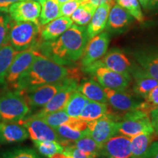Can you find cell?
<instances>
[{"label":"cell","mask_w":158,"mask_h":158,"mask_svg":"<svg viewBox=\"0 0 158 158\" xmlns=\"http://www.w3.org/2000/svg\"><path fill=\"white\" fill-rule=\"evenodd\" d=\"M81 1H82V0H81Z\"/></svg>","instance_id":"49"},{"label":"cell","mask_w":158,"mask_h":158,"mask_svg":"<svg viewBox=\"0 0 158 158\" xmlns=\"http://www.w3.org/2000/svg\"><path fill=\"white\" fill-rule=\"evenodd\" d=\"M117 131L118 133L129 138L139 133H154L149 114L139 109L125 112L118 118Z\"/></svg>","instance_id":"5"},{"label":"cell","mask_w":158,"mask_h":158,"mask_svg":"<svg viewBox=\"0 0 158 158\" xmlns=\"http://www.w3.org/2000/svg\"><path fill=\"white\" fill-rule=\"evenodd\" d=\"M89 40L86 28L73 24L58 38L40 42L35 49L62 65H70L81 58Z\"/></svg>","instance_id":"1"},{"label":"cell","mask_w":158,"mask_h":158,"mask_svg":"<svg viewBox=\"0 0 158 158\" xmlns=\"http://www.w3.org/2000/svg\"><path fill=\"white\" fill-rule=\"evenodd\" d=\"M108 103L114 109L121 112H127L138 109L140 102L124 91H116L104 88Z\"/></svg>","instance_id":"17"},{"label":"cell","mask_w":158,"mask_h":158,"mask_svg":"<svg viewBox=\"0 0 158 158\" xmlns=\"http://www.w3.org/2000/svg\"><path fill=\"white\" fill-rule=\"evenodd\" d=\"M41 25L31 21H16L11 19L8 43L18 51L35 48L40 42Z\"/></svg>","instance_id":"3"},{"label":"cell","mask_w":158,"mask_h":158,"mask_svg":"<svg viewBox=\"0 0 158 158\" xmlns=\"http://www.w3.org/2000/svg\"><path fill=\"white\" fill-rule=\"evenodd\" d=\"M31 1H35V2H40L41 0H31Z\"/></svg>","instance_id":"48"},{"label":"cell","mask_w":158,"mask_h":158,"mask_svg":"<svg viewBox=\"0 0 158 158\" xmlns=\"http://www.w3.org/2000/svg\"><path fill=\"white\" fill-rule=\"evenodd\" d=\"M115 3H104L97 7L89 23H88V27H86L89 40L100 34L106 29L110 10Z\"/></svg>","instance_id":"21"},{"label":"cell","mask_w":158,"mask_h":158,"mask_svg":"<svg viewBox=\"0 0 158 158\" xmlns=\"http://www.w3.org/2000/svg\"><path fill=\"white\" fill-rule=\"evenodd\" d=\"M41 5L39 2L22 0L15 2L10 7L9 16L13 21H31L39 23Z\"/></svg>","instance_id":"12"},{"label":"cell","mask_w":158,"mask_h":158,"mask_svg":"<svg viewBox=\"0 0 158 158\" xmlns=\"http://www.w3.org/2000/svg\"><path fill=\"white\" fill-rule=\"evenodd\" d=\"M2 158H40L35 150L28 148L15 149L4 154Z\"/></svg>","instance_id":"36"},{"label":"cell","mask_w":158,"mask_h":158,"mask_svg":"<svg viewBox=\"0 0 158 158\" xmlns=\"http://www.w3.org/2000/svg\"><path fill=\"white\" fill-rule=\"evenodd\" d=\"M135 56L140 67L158 81V51H141Z\"/></svg>","instance_id":"26"},{"label":"cell","mask_w":158,"mask_h":158,"mask_svg":"<svg viewBox=\"0 0 158 158\" xmlns=\"http://www.w3.org/2000/svg\"><path fill=\"white\" fill-rule=\"evenodd\" d=\"M149 118L154 129V133L158 135V107L150 111Z\"/></svg>","instance_id":"39"},{"label":"cell","mask_w":158,"mask_h":158,"mask_svg":"<svg viewBox=\"0 0 158 158\" xmlns=\"http://www.w3.org/2000/svg\"><path fill=\"white\" fill-rule=\"evenodd\" d=\"M97 7V6L90 3H81L70 16V19L76 25L84 27L89 23Z\"/></svg>","instance_id":"30"},{"label":"cell","mask_w":158,"mask_h":158,"mask_svg":"<svg viewBox=\"0 0 158 158\" xmlns=\"http://www.w3.org/2000/svg\"><path fill=\"white\" fill-rule=\"evenodd\" d=\"M87 124V122L80 119L79 118H75L72 122L62 124L54 130L59 137L63 140V143L64 141L74 142L89 135Z\"/></svg>","instance_id":"16"},{"label":"cell","mask_w":158,"mask_h":158,"mask_svg":"<svg viewBox=\"0 0 158 158\" xmlns=\"http://www.w3.org/2000/svg\"><path fill=\"white\" fill-rule=\"evenodd\" d=\"M68 78H65L60 82L45 84L37 87L18 92L23 97L29 108H41L48 103L51 99L64 86Z\"/></svg>","instance_id":"7"},{"label":"cell","mask_w":158,"mask_h":158,"mask_svg":"<svg viewBox=\"0 0 158 158\" xmlns=\"http://www.w3.org/2000/svg\"><path fill=\"white\" fill-rule=\"evenodd\" d=\"M33 142L39 152L45 157H49L56 153H62L64 152V147L57 141H34Z\"/></svg>","instance_id":"34"},{"label":"cell","mask_w":158,"mask_h":158,"mask_svg":"<svg viewBox=\"0 0 158 158\" xmlns=\"http://www.w3.org/2000/svg\"><path fill=\"white\" fill-rule=\"evenodd\" d=\"M110 114L107 103L89 100L85 106L78 118L84 121L89 122L109 116Z\"/></svg>","instance_id":"25"},{"label":"cell","mask_w":158,"mask_h":158,"mask_svg":"<svg viewBox=\"0 0 158 158\" xmlns=\"http://www.w3.org/2000/svg\"><path fill=\"white\" fill-rule=\"evenodd\" d=\"M130 158H147L148 151L152 143V134L139 133L130 138Z\"/></svg>","instance_id":"24"},{"label":"cell","mask_w":158,"mask_h":158,"mask_svg":"<svg viewBox=\"0 0 158 158\" xmlns=\"http://www.w3.org/2000/svg\"><path fill=\"white\" fill-rule=\"evenodd\" d=\"M101 158H115V157H102Z\"/></svg>","instance_id":"47"},{"label":"cell","mask_w":158,"mask_h":158,"mask_svg":"<svg viewBox=\"0 0 158 158\" xmlns=\"http://www.w3.org/2000/svg\"><path fill=\"white\" fill-rule=\"evenodd\" d=\"M83 70L92 74L102 87L110 89L125 91L132 81L131 75L116 72L103 66L88 68Z\"/></svg>","instance_id":"6"},{"label":"cell","mask_w":158,"mask_h":158,"mask_svg":"<svg viewBox=\"0 0 158 158\" xmlns=\"http://www.w3.org/2000/svg\"><path fill=\"white\" fill-rule=\"evenodd\" d=\"M39 51L35 48L19 51L13 59L5 77V84L13 88L20 77L28 69L36 58Z\"/></svg>","instance_id":"10"},{"label":"cell","mask_w":158,"mask_h":158,"mask_svg":"<svg viewBox=\"0 0 158 158\" xmlns=\"http://www.w3.org/2000/svg\"><path fill=\"white\" fill-rule=\"evenodd\" d=\"M89 101V100L77 89L69 99L63 110L71 117L78 118Z\"/></svg>","instance_id":"29"},{"label":"cell","mask_w":158,"mask_h":158,"mask_svg":"<svg viewBox=\"0 0 158 158\" xmlns=\"http://www.w3.org/2000/svg\"><path fill=\"white\" fill-rule=\"evenodd\" d=\"M35 115L42 118L48 125H50L54 129L62 124L69 123L75 118L74 117H71L69 116L64 110H57V111L45 114L43 115H37L35 114Z\"/></svg>","instance_id":"32"},{"label":"cell","mask_w":158,"mask_h":158,"mask_svg":"<svg viewBox=\"0 0 158 158\" xmlns=\"http://www.w3.org/2000/svg\"><path fill=\"white\" fill-rule=\"evenodd\" d=\"M57 1H58L59 5H62V4H64L65 2H68L75 1V0H57ZM79 1H81V0H79Z\"/></svg>","instance_id":"46"},{"label":"cell","mask_w":158,"mask_h":158,"mask_svg":"<svg viewBox=\"0 0 158 158\" xmlns=\"http://www.w3.org/2000/svg\"><path fill=\"white\" fill-rule=\"evenodd\" d=\"M147 9L155 13L158 12V0H149Z\"/></svg>","instance_id":"43"},{"label":"cell","mask_w":158,"mask_h":158,"mask_svg":"<svg viewBox=\"0 0 158 158\" xmlns=\"http://www.w3.org/2000/svg\"><path fill=\"white\" fill-rule=\"evenodd\" d=\"M147 158H158V141L152 143Z\"/></svg>","instance_id":"41"},{"label":"cell","mask_w":158,"mask_h":158,"mask_svg":"<svg viewBox=\"0 0 158 158\" xmlns=\"http://www.w3.org/2000/svg\"><path fill=\"white\" fill-rule=\"evenodd\" d=\"M130 75L134 79L133 91L143 98H145L149 91L158 85V81L149 76L141 67L133 66Z\"/></svg>","instance_id":"22"},{"label":"cell","mask_w":158,"mask_h":158,"mask_svg":"<svg viewBox=\"0 0 158 158\" xmlns=\"http://www.w3.org/2000/svg\"><path fill=\"white\" fill-rule=\"evenodd\" d=\"M71 145L81 151L96 157L100 156V147L89 135H86L74 142H70Z\"/></svg>","instance_id":"31"},{"label":"cell","mask_w":158,"mask_h":158,"mask_svg":"<svg viewBox=\"0 0 158 158\" xmlns=\"http://www.w3.org/2000/svg\"><path fill=\"white\" fill-rule=\"evenodd\" d=\"M116 3L125 10L138 22H143L144 15L138 0H115Z\"/></svg>","instance_id":"33"},{"label":"cell","mask_w":158,"mask_h":158,"mask_svg":"<svg viewBox=\"0 0 158 158\" xmlns=\"http://www.w3.org/2000/svg\"><path fill=\"white\" fill-rule=\"evenodd\" d=\"M28 138L27 128L19 122H0V143H19Z\"/></svg>","instance_id":"18"},{"label":"cell","mask_w":158,"mask_h":158,"mask_svg":"<svg viewBox=\"0 0 158 158\" xmlns=\"http://www.w3.org/2000/svg\"><path fill=\"white\" fill-rule=\"evenodd\" d=\"M138 2H139L140 5H141L144 9H147L149 0H138Z\"/></svg>","instance_id":"45"},{"label":"cell","mask_w":158,"mask_h":158,"mask_svg":"<svg viewBox=\"0 0 158 158\" xmlns=\"http://www.w3.org/2000/svg\"><path fill=\"white\" fill-rule=\"evenodd\" d=\"M100 156L130 158V139L124 135H115L100 147Z\"/></svg>","instance_id":"15"},{"label":"cell","mask_w":158,"mask_h":158,"mask_svg":"<svg viewBox=\"0 0 158 158\" xmlns=\"http://www.w3.org/2000/svg\"><path fill=\"white\" fill-rule=\"evenodd\" d=\"M81 5V1L75 0L60 5V16L70 17L74 11Z\"/></svg>","instance_id":"38"},{"label":"cell","mask_w":158,"mask_h":158,"mask_svg":"<svg viewBox=\"0 0 158 158\" xmlns=\"http://www.w3.org/2000/svg\"><path fill=\"white\" fill-rule=\"evenodd\" d=\"M19 52L9 43L0 47V85L5 84L8 69L15 55Z\"/></svg>","instance_id":"28"},{"label":"cell","mask_w":158,"mask_h":158,"mask_svg":"<svg viewBox=\"0 0 158 158\" xmlns=\"http://www.w3.org/2000/svg\"><path fill=\"white\" fill-rule=\"evenodd\" d=\"M89 135L101 146L114 135H117V122L109 116L88 122Z\"/></svg>","instance_id":"11"},{"label":"cell","mask_w":158,"mask_h":158,"mask_svg":"<svg viewBox=\"0 0 158 158\" xmlns=\"http://www.w3.org/2000/svg\"><path fill=\"white\" fill-rule=\"evenodd\" d=\"M78 82L76 81V79L68 77L64 86L36 114L43 115L45 114L64 109L69 99L70 98L75 91L78 89Z\"/></svg>","instance_id":"14"},{"label":"cell","mask_w":158,"mask_h":158,"mask_svg":"<svg viewBox=\"0 0 158 158\" xmlns=\"http://www.w3.org/2000/svg\"><path fill=\"white\" fill-rule=\"evenodd\" d=\"M70 76V70L44 55L37 54L31 66L20 77L13 89L23 91L60 82Z\"/></svg>","instance_id":"2"},{"label":"cell","mask_w":158,"mask_h":158,"mask_svg":"<svg viewBox=\"0 0 158 158\" xmlns=\"http://www.w3.org/2000/svg\"><path fill=\"white\" fill-rule=\"evenodd\" d=\"M109 43L110 36L107 31H102L89 40L81 56L83 69L101 59L107 53Z\"/></svg>","instance_id":"9"},{"label":"cell","mask_w":158,"mask_h":158,"mask_svg":"<svg viewBox=\"0 0 158 158\" xmlns=\"http://www.w3.org/2000/svg\"><path fill=\"white\" fill-rule=\"evenodd\" d=\"M97 66H103L116 72L130 75L133 67L127 56L119 49H111L101 59L86 68Z\"/></svg>","instance_id":"13"},{"label":"cell","mask_w":158,"mask_h":158,"mask_svg":"<svg viewBox=\"0 0 158 158\" xmlns=\"http://www.w3.org/2000/svg\"><path fill=\"white\" fill-rule=\"evenodd\" d=\"M107 2L115 3L116 2L115 0H82V1H81V3H90L97 6V7Z\"/></svg>","instance_id":"42"},{"label":"cell","mask_w":158,"mask_h":158,"mask_svg":"<svg viewBox=\"0 0 158 158\" xmlns=\"http://www.w3.org/2000/svg\"><path fill=\"white\" fill-rule=\"evenodd\" d=\"M133 19L128 12L115 3L110 10L106 28L112 33H120L129 27Z\"/></svg>","instance_id":"19"},{"label":"cell","mask_w":158,"mask_h":158,"mask_svg":"<svg viewBox=\"0 0 158 158\" xmlns=\"http://www.w3.org/2000/svg\"><path fill=\"white\" fill-rule=\"evenodd\" d=\"M30 108L18 91H8L0 97V120L19 122L26 118Z\"/></svg>","instance_id":"4"},{"label":"cell","mask_w":158,"mask_h":158,"mask_svg":"<svg viewBox=\"0 0 158 158\" xmlns=\"http://www.w3.org/2000/svg\"><path fill=\"white\" fill-rule=\"evenodd\" d=\"M41 11L39 22L41 26L60 16V5L57 0H41Z\"/></svg>","instance_id":"27"},{"label":"cell","mask_w":158,"mask_h":158,"mask_svg":"<svg viewBox=\"0 0 158 158\" xmlns=\"http://www.w3.org/2000/svg\"><path fill=\"white\" fill-rule=\"evenodd\" d=\"M48 158H73L70 155L64 153H56L55 155L51 156Z\"/></svg>","instance_id":"44"},{"label":"cell","mask_w":158,"mask_h":158,"mask_svg":"<svg viewBox=\"0 0 158 158\" xmlns=\"http://www.w3.org/2000/svg\"><path fill=\"white\" fill-rule=\"evenodd\" d=\"M78 90L90 101L108 103L104 88L94 78L86 79L78 86Z\"/></svg>","instance_id":"23"},{"label":"cell","mask_w":158,"mask_h":158,"mask_svg":"<svg viewBox=\"0 0 158 158\" xmlns=\"http://www.w3.org/2000/svg\"><path fill=\"white\" fill-rule=\"evenodd\" d=\"M28 131L29 136L34 141H57L62 144L63 140L59 137L54 128L45 122L42 118L35 115L29 116L19 122Z\"/></svg>","instance_id":"8"},{"label":"cell","mask_w":158,"mask_h":158,"mask_svg":"<svg viewBox=\"0 0 158 158\" xmlns=\"http://www.w3.org/2000/svg\"><path fill=\"white\" fill-rule=\"evenodd\" d=\"M144 100L145 102H140L138 109L149 114L152 110L158 107V85L149 91Z\"/></svg>","instance_id":"35"},{"label":"cell","mask_w":158,"mask_h":158,"mask_svg":"<svg viewBox=\"0 0 158 158\" xmlns=\"http://www.w3.org/2000/svg\"><path fill=\"white\" fill-rule=\"evenodd\" d=\"M19 1L22 0H0V12L8 13L10 6Z\"/></svg>","instance_id":"40"},{"label":"cell","mask_w":158,"mask_h":158,"mask_svg":"<svg viewBox=\"0 0 158 158\" xmlns=\"http://www.w3.org/2000/svg\"><path fill=\"white\" fill-rule=\"evenodd\" d=\"M73 24L70 17L59 16L53 21L41 26L40 38L43 41H52L58 38Z\"/></svg>","instance_id":"20"},{"label":"cell","mask_w":158,"mask_h":158,"mask_svg":"<svg viewBox=\"0 0 158 158\" xmlns=\"http://www.w3.org/2000/svg\"><path fill=\"white\" fill-rule=\"evenodd\" d=\"M11 19L9 15L0 14V47L8 43V34Z\"/></svg>","instance_id":"37"}]
</instances>
